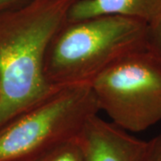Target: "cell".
<instances>
[{
	"mask_svg": "<svg viewBox=\"0 0 161 161\" xmlns=\"http://www.w3.org/2000/svg\"><path fill=\"white\" fill-rule=\"evenodd\" d=\"M76 0H31L0 16V127L55 89L44 64L53 37Z\"/></svg>",
	"mask_w": 161,
	"mask_h": 161,
	"instance_id": "1",
	"label": "cell"
},
{
	"mask_svg": "<svg viewBox=\"0 0 161 161\" xmlns=\"http://www.w3.org/2000/svg\"><path fill=\"white\" fill-rule=\"evenodd\" d=\"M149 24L105 14L66 21L47 49L44 74L52 88L90 84L104 70L148 41Z\"/></svg>",
	"mask_w": 161,
	"mask_h": 161,
	"instance_id": "2",
	"label": "cell"
},
{
	"mask_svg": "<svg viewBox=\"0 0 161 161\" xmlns=\"http://www.w3.org/2000/svg\"><path fill=\"white\" fill-rule=\"evenodd\" d=\"M99 113L90 84L57 88L0 127V161H32L78 137Z\"/></svg>",
	"mask_w": 161,
	"mask_h": 161,
	"instance_id": "3",
	"label": "cell"
},
{
	"mask_svg": "<svg viewBox=\"0 0 161 161\" xmlns=\"http://www.w3.org/2000/svg\"><path fill=\"white\" fill-rule=\"evenodd\" d=\"M98 110L128 132L161 122V56L149 40L112 64L90 83Z\"/></svg>",
	"mask_w": 161,
	"mask_h": 161,
	"instance_id": "4",
	"label": "cell"
},
{
	"mask_svg": "<svg viewBox=\"0 0 161 161\" xmlns=\"http://www.w3.org/2000/svg\"><path fill=\"white\" fill-rule=\"evenodd\" d=\"M83 161H143L147 142L99 115L87 121L77 137Z\"/></svg>",
	"mask_w": 161,
	"mask_h": 161,
	"instance_id": "5",
	"label": "cell"
},
{
	"mask_svg": "<svg viewBox=\"0 0 161 161\" xmlns=\"http://www.w3.org/2000/svg\"><path fill=\"white\" fill-rule=\"evenodd\" d=\"M114 14L150 24L161 17V0H76L67 21Z\"/></svg>",
	"mask_w": 161,
	"mask_h": 161,
	"instance_id": "6",
	"label": "cell"
},
{
	"mask_svg": "<svg viewBox=\"0 0 161 161\" xmlns=\"http://www.w3.org/2000/svg\"><path fill=\"white\" fill-rule=\"evenodd\" d=\"M32 161H83L77 138L61 144Z\"/></svg>",
	"mask_w": 161,
	"mask_h": 161,
	"instance_id": "7",
	"label": "cell"
},
{
	"mask_svg": "<svg viewBox=\"0 0 161 161\" xmlns=\"http://www.w3.org/2000/svg\"><path fill=\"white\" fill-rule=\"evenodd\" d=\"M148 40L150 46L161 56V17L149 24Z\"/></svg>",
	"mask_w": 161,
	"mask_h": 161,
	"instance_id": "8",
	"label": "cell"
},
{
	"mask_svg": "<svg viewBox=\"0 0 161 161\" xmlns=\"http://www.w3.org/2000/svg\"><path fill=\"white\" fill-rule=\"evenodd\" d=\"M143 161H161V133L147 142Z\"/></svg>",
	"mask_w": 161,
	"mask_h": 161,
	"instance_id": "9",
	"label": "cell"
},
{
	"mask_svg": "<svg viewBox=\"0 0 161 161\" xmlns=\"http://www.w3.org/2000/svg\"><path fill=\"white\" fill-rule=\"evenodd\" d=\"M31 0H0V16L26 6Z\"/></svg>",
	"mask_w": 161,
	"mask_h": 161,
	"instance_id": "10",
	"label": "cell"
}]
</instances>
